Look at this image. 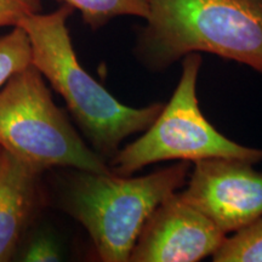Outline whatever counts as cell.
<instances>
[{"label":"cell","mask_w":262,"mask_h":262,"mask_svg":"<svg viewBox=\"0 0 262 262\" xmlns=\"http://www.w3.org/2000/svg\"><path fill=\"white\" fill-rule=\"evenodd\" d=\"M41 10V0H0V28L18 26L22 19Z\"/></svg>","instance_id":"obj_12"},{"label":"cell","mask_w":262,"mask_h":262,"mask_svg":"<svg viewBox=\"0 0 262 262\" xmlns=\"http://www.w3.org/2000/svg\"><path fill=\"white\" fill-rule=\"evenodd\" d=\"M181 194L226 234L262 217V172L254 164L231 158L193 163Z\"/></svg>","instance_id":"obj_6"},{"label":"cell","mask_w":262,"mask_h":262,"mask_svg":"<svg viewBox=\"0 0 262 262\" xmlns=\"http://www.w3.org/2000/svg\"><path fill=\"white\" fill-rule=\"evenodd\" d=\"M39 173L3 149L0 162V262L11 260L34 210Z\"/></svg>","instance_id":"obj_8"},{"label":"cell","mask_w":262,"mask_h":262,"mask_svg":"<svg viewBox=\"0 0 262 262\" xmlns=\"http://www.w3.org/2000/svg\"><path fill=\"white\" fill-rule=\"evenodd\" d=\"M32 45L27 32L15 26L8 34L0 37V89L16 73L33 64Z\"/></svg>","instance_id":"obj_11"},{"label":"cell","mask_w":262,"mask_h":262,"mask_svg":"<svg viewBox=\"0 0 262 262\" xmlns=\"http://www.w3.org/2000/svg\"><path fill=\"white\" fill-rule=\"evenodd\" d=\"M2 155H3V148L0 147V162H2Z\"/></svg>","instance_id":"obj_14"},{"label":"cell","mask_w":262,"mask_h":262,"mask_svg":"<svg viewBox=\"0 0 262 262\" xmlns=\"http://www.w3.org/2000/svg\"><path fill=\"white\" fill-rule=\"evenodd\" d=\"M0 147L40 172L50 168L112 172L55 104L44 75L33 64L0 89Z\"/></svg>","instance_id":"obj_4"},{"label":"cell","mask_w":262,"mask_h":262,"mask_svg":"<svg viewBox=\"0 0 262 262\" xmlns=\"http://www.w3.org/2000/svg\"><path fill=\"white\" fill-rule=\"evenodd\" d=\"M202 63L199 52L182 58L181 77L169 102L142 136L122 147L108 163L114 175L133 176L146 166L166 160L195 163L231 158L254 165L262 163V149L243 146L222 135L203 114L196 96Z\"/></svg>","instance_id":"obj_5"},{"label":"cell","mask_w":262,"mask_h":262,"mask_svg":"<svg viewBox=\"0 0 262 262\" xmlns=\"http://www.w3.org/2000/svg\"><path fill=\"white\" fill-rule=\"evenodd\" d=\"M211 257L215 262H262V217L226 238Z\"/></svg>","instance_id":"obj_10"},{"label":"cell","mask_w":262,"mask_h":262,"mask_svg":"<svg viewBox=\"0 0 262 262\" xmlns=\"http://www.w3.org/2000/svg\"><path fill=\"white\" fill-rule=\"evenodd\" d=\"M72 6L63 4L49 14H34L19 22L32 45L33 66L63 97L88 143L110 163L123 142L143 133L162 112V102L134 108L118 101L81 67L67 21Z\"/></svg>","instance_id":"obj_2"},{"label":"cell","mask_w":262,"mask_h":262,"mask_svg":"<svg viewBox=\"0 0 262 262\" xmlns=\"http://www.w3.org/2000/svg\"><path fill=\"white\" fill-rule=\"evenodd\" d=\"M79 10L84 24L93 29L110 24L120 16H135L146 19L149 14L147 0H58Z\"/></svg>","instance_id":"obj_9"},{"label":"cell","mask_w":262,"mask_h":262,"mask_svg":"<svg viewBox=\"0 0 262 262\" xmlns=\"http://www.w3.org/2000/svg\"><path fill=\"white\" fill-rule=\"evenodd\" d=\"M133 54L155 73L192 52L211 54L262 74V0H147Z\"/></svg>","instance_id":"obj_1"},{"label":"cell","mask_w":262,"mask_h":262,"mask_svg":"<svg viewBox=\"0 0 262 262\" xmlns=\"http://www.w3.org/2000/svg\"><path fill=\"white\" fill-rule=\"evenodd\" d=\"M227 234L175 192L150 214L139 235L131 262H195L212 256Z\"/></svg>","instance_id":"obj_7"},{"label":"cell","mask_w":262,"mask_h":262,"mask_svg":"<svg viewBox=\"0 0 262 262\" xmlns=\"http://www.w3.org/2000/svg\"><path fill=\"white\" fill-rule=\"evenodd\" d=\"M192 164L176 162L137 178L77 170L63 208L88 232L98 260L129 262L146 221L164 199L185 187Z\"/></svg>","instance_id":"obj_3"},{"label":"cell","mask_w":262,"mask_h":262,"mask_svg":"<svg viewBox=\"0 0 262 262\" xmlns=\"http://www.w3.org/2000/svg\"><path fill=\"white\" fill-rule=\"evenodd\" d=\"M22 260L29 262L60 261V249H58L57 244L51 238L37 237L29 244Z\"/></svg>","instance_id":"obj_13"}]
</instances>
